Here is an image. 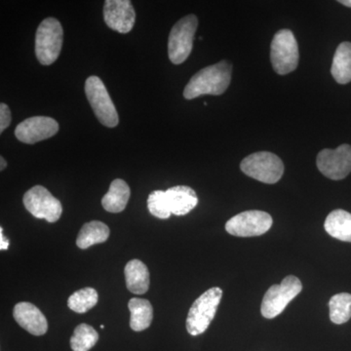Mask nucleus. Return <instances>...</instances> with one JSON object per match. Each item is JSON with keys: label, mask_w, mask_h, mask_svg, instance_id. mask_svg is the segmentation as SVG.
Returning a JSON list of instances; mask_svg holds the SVG:
<instances>
[{"label": "nucleus", "mask_w": 351, "mask_h": 351, "mask_svg": "<svg viewBox=\"0 0 351 351\" xmlns=\"http://www.w3.org/2000/svg\"><path fill=\"white\" fill-rule=\"evenodd\" d=\"M232 64L225 60L201 69L191 78L184 88V98L193 100L202 95L225 93L232 80Z\"/></svg>", "instance_id": "obj_1"}, {"label": "nucleus", "mask_w": 351, "mask_h": 351, "mask_svg": "<svg viewBox=\"0 0 351 351\" xmlns=\"http://www.w3.org/2000/svg\"><path fill=\"white\" fill-rule=\"evenodd\" d=\"M64 31L55 18H46L36 31V55L39 63L50 66L56 62L63 46Z\"/></svg>", "instance_id": "obj_2"}, {"label": "nucleus", "mask_w": 351, "mask_h": 351, "mask_svg": "<svg viewBox=\"0 0 351 351\" xmlns=\"http://www.w3.org/2000/svg\"><path fill=\"white\" fill-rule=\"evenodd\" d=\"M223 297V290L213 287L200 295L189 311L186 330L191 336L203 334L213 321Z\"/></svg>", "instance_id": "obj_3"}, {"label": "nucleus", "mask_w": 351, "mask_h": 351, "mask_svg": "<svg viewBox=\"0 0 351 351\" xmlns=\"http://www.w3.org/2000/svg\"><path fill=\"white\" fill-rule=\"evenodd\" d=\"M245 175L263 184H276L282 178L284 164L276 154L258 152L245 157L240 164Z\"/></svg>", "instance_id": "obj_4"}, {"label": "nucleus", "mask_w": 351, "mask_h": 351, "mask_svg": "<svg viewBox=\"0 0 351 351\" xmlns=\"http://www.w3.org/2000/svg\"><path fill=\"white\" fill-rule=\"evenodd\" d=\"M302 290L301 280L294 276L285 277L279 285H272L263 299L261 313L263 317L274 319L280 315Z\"/></svg>", "instance_id": "obj_5"}, {"label": "nucleus", "mask_w": 351, "mask_h": 351, "mask_svg": "<svg viewBox=\"0 0 351 351\" xmlns=\"http://www.w3.org/2000/svg\"><path fill=\"white\" fill-rule=\"evenodd\" d=\"M299 46L294 34L290 29L276 32L270 46V60L276 73L288 75L297 69L299 64Z\"/></svg>", "instance_id": "obj_6"}, {"label": "nucleus", "mask_w": 351, "mask_h": 351, "mask_svg": "<svg viewBox=\"0 0 351 351\" xmlns=\"http://www.w3.org/2000/svg\"><path fill=\"white\" fill-rule=\"evenodd\" d=\"M84 88L87 100L99 121L108 128L117 126L119 113L101 78L90 76L85 82Z\"/></svg>", "instance_id": "obj_7"}, {"label": "nucleus", "mask_w": 351, "mask_h": 351, "mask_svg": "<svg viewBox=\"0 0 351 351\" xmlns=\"http://www.w3.org/2000/svg\"><path fill=\"white\" fill-rule=\"evenodd\" d=\"M197 27V17L191 14L182 18L172 27L168 40V55L173 64H181L188 59L193 50V38Z\"/></svg>", "instance_id": "obj_8"}, {"label": "nucleus", "mask_w": 351, "mask_h": 351, "mask_svg": "<svg viewBox=\"0 0 351 351\" xmlns=\"http://www.w3.org/2000/svg\"><path fill=\"white\" fill-rule=\"evenodd\" d=\"M23 202L25 209L38 219H44L48 223H56L61 218L63 207L47 189L36 186L25 193Z\"/></svg>", "instance_id": "obj_9"}, {"label": "nucleus", "mask_w": 351, "mask_h": 351, "mask_svg": "<svg viewBox=\"0 0 351 351\" xmlns=\"http://www.w3.org/2000/svg\"><path fill=\"white\" fill-rule=\"evenodd\" d=\"M272 223L271 216L267 212L251 210L228 219L226 223V230L233 237H260L269 232Z\"/></svg>", "instance_id": "obj_10"}, {"label": "nucleus", "mask_w": 351, "mask_h": 351, "mask_svg": "<svg viewBox=\"0 0 351 351\" xmlns=\"http://www.w3.org/2000/svg\"><path fill=\"white\" fill-rule=\"evenodd\" d=\"M316 165L329 179H345L351 172V145H341L336 149H323L318 154Z\"/></svg>", "instance_id": "obj_11"}, {"label": "nucleus", "mask_w": 351, "mask_h": 351, "mask_svg": "<svg viewBox=\"0 0 351 351\" xmlns=\"http://www.w3.org/2000/svg\"><path fill=\"white\" fill-rule=\"evenodd\" d=\"M59 124L47 117H34L21 122L16 127L15 136L24 144L34 145L56 135Z\"/></svg>", "instance_id": "obj_12"}, {"label": "nucleus", "mask_w": 351, "mask_h": 351, "mask_svg": "<svg viewBox=\"0 0 351 351\" xmlns=\"http://www.w3.org/2000/svg\"><path fill=\"white\" fill-rule=\"evenodd\" d=\"M104 19L113 31L128 34L135 25V9L129 0H107L104 6Z\"/></svg>", "instance_id": "obj_13"}, {"label": "nucleus", "mask_w": 351, "mask_h": 351, "mask_svg": "<svg viewBox=\"0 0 351 351\" xmlns=\"http://www.w3.org/2000/svg\"><path fill=\"white\" fill-rule=\"evenodd\" d=\"M16 322L34 336H43L48 330V322L44 314L31 302H22L14 307Z\"/></svg>", "instance_id": "obj_14"}, {"label": "nucleus", "mask_w": 351, "mask_h": 351, "mask_svg": "<svg viewBox=\"0 0 351 351\" xmlns=\"http://www.w3.org/2000/svg\"><path fill=\"white\" fill-rule=\"evenodd\" d=\"M171 213L184 216L198 204V197L193 189L186 186H173L166 191Z\"/></svg>", "instance_id": "obj_15"}, {"label": "nucleus", "mask_w": 351, "mask_h": 351, "mask_svg": "<svg viewBox=\"0 0 351 351\" xmlns=\"http://www.w3.org/2000/svg\"><path fill=\"white\" fill-rule=\"evenodd\" d=\"M127 289L133 294L143 295L149 288V271L147 265L138 260H132L127 263L125 269Z\"/></svg>", "instance_id": "obj_16"}, {"label": "nucleus", "mask_w": 351, "mask_h": 351, "mask_svg": "<svg viewBox=\"0 0 351 351\" xmlns=\"http://www.w3.org/2000/svg\"><path fill=\"white\" fill-rule=\"evenodd\" d=\"M130 195V188L125 181L114 180L110 184L107 195L101 199V205L110 213H120L125 209Z\"/></svg>", "instance_id": "obj_17"}, {"label": "nucleus", "mask_w": 351, "mask_h": 351, "mask_svg": "<svg viewBox=\"0 0 351 351\" xmlns=\"http://www.w3.org/2000/svg\"><path fill=\"white\" fill-rule=\"evenodd\" d=\"M324 228L334 239L351 242V214L345 210H335L328 215Z\"/></svg>", "instance_id": "obj_18"}, {"label": "nucleus", "mask_w": 351, "mask_h": 351, "mask_svg": "<svg viewBox=\"0 0 351 351\" xmlns=\"http://www.w3.org/2000/svg\"><path fill=\"white\" fill-rule=\"evenodd\" d=\"M130 311V327L133 331L142 332L151 326L154 319V308L147 300L133 298L128 302Z\"/></svg>", "instance_id": "obj_19"}, {"label": "nucleus", "mask_w": 351, "mask_h": 351, "mask_svg": "<svg viewBox=\"0 0 351 351\" xmlns=\"http://www.w3.org/2000/svg\"><path fill=\"white\" fill-rule=\"evenodd\" d=\"M332 77L339 84L351 82V43L339 44L335 53L331 68Z\"/></svg>", "instance_id": "obj_20"}, {"label": "nucleus", "mask_w": 351, "mask_h": 351, "mask_svg": "<svg viewBox=\"0 0 351 351\" xmlns=\"http://www.w3.org/2000/svg\"><path fill=\"white\" fill-rule=\"evenodd\" d=\"M110 237V228L106 223L92 221L85 223L80 230L76 239L78 248L87 249L95 244L104 243Z\"/></svg>", "instance_id": "obj_21"}, {"label": "nucleus", "mask_w": 351, "mask_h": 351, "mask_svg": "<svg viewBox=\"0 0 351 351\" xmlns=\"http://www.w3.org/2000/svg\"><path fill=\"white\" fill-rule=\"evenodd\" d=\"M330 319L335 324H343L351 318V295L341 293L332 295L329 302Z\"/></svg>", "instance_id": "obj_22"}, {"label": "nucleus", "mask_w": 351, "mask_h": 351, "mask_svg": "<svg viewBox=\"0 0 351 351\" xmlns=\"http://www.w3.org/2000/svg\"><path fill=\"white\" fill-rule=\"evenodd\" d=\"M99 341V334L90 325L80 324L75 328L71 338L73 351H89Z\"/></svg>", "instance_id": "obj_23"}, {"label": "nucleus", "mask_w": 351, "mask_h": 351, "mask_svg": "<svg viewBox=\"0 0 351 351\" xmlns=\"http://www.w3.org/2000/svg\"><path fill=\"white\" fill-rule=\"evenodd\" d=\"M98 292L94 288H83L69 298L68 306L76 313H85L98 304Z\"/></svg>", "instance_id": "obj_24"}, {"label": "nucleus", "mask_w": 351, "mask_h": 351, "mask_svg": "<svg viewBox=\"0 0 351 351\" xmlns=\"http://www.w3.org/2000/svg\"><path fill=\"white\" fill-rule=\"evenodd\" d=\"M147 208H149L152 216L158 219H169L171 215H172L166 191H152L149 198H147Z\"/></svg>", "instance_id": "obj_25"}, {"label": "nucleus", "mask_w": 351, "mask_h": 351, "mask_svg": "<svg viewBox=\"0 0 351 351\" xmlns=\"http://www.w3.org/2000/svg\"><path fill=\"white\" fill-rule=\"evenodd\" d=\"M11 112L8 106L5 104L0 105V132H3L8 128L11 123Z\"/></svg>", "instance_id": "obj_26"}, {"label": "nucleus", "mask_w": 351, "mask_h": 351, "mask_svg": "<svg viewBox=\"0 0 351 351\" xmlns=\"http://www.w3.org/2000/svg\"><path fill=\"white\" fill-rule=\"evenodd\" d=\"M8 239H7L5 237H4L3 230H2V228H0V249H1L2 251L7 250V249H8Z\"/></svg>", "instance_id": "obj_27"}, {"label": "nucleus", "mask_w": 351, "mask_h": 351, "mask_svg": "<svg viewBox=\"0 0 351 351\" xmlns=\"http://www.w3.org/2000/svg\"><path fill=\"white\" fill-rule=\"evenodd\" d=\"M0 163H1V165H0V170H4L6 168L7 163L5 159L3 158V157H0Z\"/></svg>", "instance_id": "obj_28"}, {"label": "nucleus", "mask_w": 351, "mask_h": 351, "mask_svg": "<svg viewBox=\"0 0 351 351\" xmlns=\"http://www.w3.org/2000/svg\"><path fill=\"white\" fill-rule=\"evenodd\" d=\"M339 3L343 4V5L350 7L351 8V0H341L339 1Z\"/></svg>", "instance_id": "obj_29"}]
</instances>
